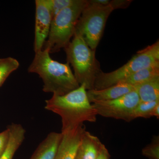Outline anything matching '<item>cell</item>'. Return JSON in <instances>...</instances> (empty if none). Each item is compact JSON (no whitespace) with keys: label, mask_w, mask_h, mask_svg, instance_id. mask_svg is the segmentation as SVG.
Masks as SVG:
<instances>
[{"label":"cell","mask_w":159,"mask_h":159,"mask_svg":"<svg viewBox=\"0 0 159 159\" xmlns=\"http://www.w3.org/2000/svg\"><path fill=\"white\" fill-rule=\"evenodd\" d=\"M45 108L61 117V131L77 127L84 122L97 121V111L89 101L83 84L65 95H53L46 100Z\"/></svg>","instance_id":"6da1fadb"},{"label":"cell","mask_w":159,"mask_h":159,"mask_svg":"<svg viewBox=\"0 0 159 159\" xmlns=\"http://www.w3.org/2000/svg\"><path fill=\"white\" fill-rule=\"evenodd\" d=\"M50 54L47 49L35 53L28 68L29 73L38 74L42 79L43 91L62 96L79 87L68 63L54 60Z\"/></svg>","instance_id":"7a4b0ae2"},{"label":"cell","mask_w":159,"mask_h":159,"mask_svg":"<svg viewBox=\"0 0 159 159\" xmlns=\"http://www.w3.org/2000/svg\"><path fill=\"white\" fill-rule=\"evenodd\" d=\"M64 50L67 61L73 67L79 85L85 86L87 90L94 89L95 80L101 71L96 51L91 49L82 36L77 33Z\"/></svg>","instance_id":"3957f363"},{"label":"cell","mask_w":159,"mask_h":159,"mask_svg":"<svg viewBox=\"0 0 159 159\" xmlns=\"http://www.w3.org/2000/svg\"><path fill=\"white\" fill-rule=\"evenodd\" d=\"M87 4V0H76L74 4L62 9L52 19L48 36L43 49H47L51 54L58 52L69 44Z\"/></svg>","instance_id":"277c9868"},{"label":"cell","mask_w":159,"mask_h":159,"mask_svg":"<svg viewBox=\"0 0 159 159\" xmlns=\"http://www.w3.org/2000/svg\"><path fill=\"white\" fill-rule=\"evenodd\" d=\"M159 63V41L138 51L125 64L110 73L102 70L97 76L94 89L101 90L117 84L142 69Z\"/></svg>","instance_id":"5b68a950"},{"label":"cell","mask_w":159,"mask_h":159,"mask_svg":"<svg viewBox=\"0 0 159 159\" xmlns=\"http://www.w3.org/2000/svg\"><path fill=\"white\" fill-rule=\"evenodd\" d=\"M113 10L110 5H98L87 0V4L77 22L75 33L81 35L92 50L96 51L107 19Z\"/></svg>","instance_id":"8992f818"},{"label":"cell","mask_w":159,"mask_h":159,"mask_svg":"<svg viewBox=\"0 0 159 159\" xmlns=\"http://www.w3.org/2000/svg\"><path fill=\"white\" fill-rule=\"evenodd\" d=\"M140 102L139 95L134 89L130 93L117 99L94 102L92 104L97 115L129 122L134 120V110Z\"/></svg>","instance_id":"52a82bcc"},{"label":"cell","mask_w":159,"mask_h":159,"mask_svg":"<svg viewBox=\"0 0 159 159\" xmlns=\"http://www.w3.org/2000/svg\"><path fill=\"white\" fill-rule=\"evenodd\" d=\"M35 28H34V52L43 50L48 36L52 14L50 0H36Z\"/></svg>","instance_id":"ba28073f"},{"label":"cell","mask_w":159,"mask_h":159,"mask_svg":"<svg viewBox=\"0 0 159 159\" xmlns=\"http://www.w3.org/2000/svg\"><path fill=\"white\" fill-rule=\"evenodd\" d=\"M85 131V125L83 124L61 131L62 138L55 159H76L78 148Z\"/></svg>","instance_id":"9c48e42d"},{"label":"cell","mask_w":159,"mask_h":159,"mask_svg":"<svg viewBox=\"0 0 159 159\" xmlns=\"http://www.w3.org/2000/svg\"><path fill=\"white\" fill-rule=\"evenodd\" d=\"M134 87L127 84L118 83L117 84L101 90H87V95L91 103L110 101L117 99L130 93Z\"/></svg>","instance_id":"30bf717a"},{"label":"cell","mask_w":159,"mask_h":159,"mask_svg":"<svg viewBox=\"0 0 159 159\" xmlns=\"http://www.w3.org/2000/svg\"><path fill=\"white\" fill-rule=\"evenodd\" d=\"M61 138V133H50L41 142L30 159H55Z\"/></svg>","instance_id":"8fae6325"},{"label":"cell","mask_w":159,"mask_h":159,"mask_svg":"<svg viewBox=\"0 0 159 159\" xmlns=\"http://www.w3.org/2000/svg\"><path fill=\"white\" fill-rule=\"evenodd\" d=\"M102 144L99 138L86 130L77 151L78 159H96Z\"/></svg>","instance_id":"7c38bea8"},{"label":"cell","mask_w":159,"mask_h":159,"mask_svg":"<svg viewBox=\"0 0 159 159\" xmlns=\"http://www.w3.org/2000/svg\"><path fill=\"white\" fill-rule=\"evenodd\" d=\"M7 127L9 130V142L0 159H12L25 138V130L20 124L13 123Z\"/></svg>","instance_id":"4fadbf2b"},{"label":"cell","mask_w":159,"mask_h":159,"mask_svg":"<svg viewBox=\"0 0 159 159\" xmlns=\"http://www.w3.org/2000/svg\"><path fill=\"white\" fill-rule=\"evenodd\" d=\"M140 102H148L159 100V77L134 86Z\"/></svg>","instance_id":"5bb4252c"},{"label":"cell","mask_w":159,"mask_h":159,"mask_svg":"<svg viewBox=\"0 0 159 159\" xmlns=\"http://www.w3.org/2000/svg\"><path fill=\"white\" fill-rule=\"evenodd\" d=\"M159 77V63L142 69L119 83L136 86Z\"/></svg>","instance_id":"9a60e30c"},{"label":"cell","mask_w":159,"mask_h":159,"mask_svg":"<svg viewBox=\"0 0 159 159\" xmlns=\"http://www.w3.org/2000/svg\"><path fill=\"white\" fill-rule=\"evenodd\" d=\"M20 66L19 62L12 57L0 58V87Z\"/></svg>","instance_id":"2e32d148"},{"label":"cell","mask_w":159,"mask_h":159,"mask_svg":"<svg viewBox=\"0 0 159 159\" xmlns=\"http://www.w3.org/2000/svg\"><path fill=\"white\" fill-rule=\"evenodd\" d=\"M159 104V100L153 102H140L134 110L133 119L138 118H149L152 117L153 109Z\"/></svg>","instance_id":"e0dca14e"},{"label":"cell","mask_w":159,"mask_h":159,"mask_svg":"<svg viewBox=\"0 0 159 159\" xmlns=\"http://www.w3.org/2000/svg\"><path fill=\"white\" fill-rule=\"evenodd\" d=\"M143 156L149 159H159V137L154 136L152 142L142 149Z\"/></svg>","instance_id":"ac0fdd59"},{"label":"cell","mask_w":159,"mask_h":159,"mask_svg":"<svg viewBox=\"0 0 159 159\" xmlns=\"http://www.w3.org/2000/svg\"><path fill=\"white\" fill-rule=\"evenodd\" d=\"M75 1L76 0H50L53 18L59 11L71 6Z\"/></svg>","instance_id":"d6986e66"},{"label":"cell","mask_w":159,"mask_h":159,"mask_svg":"<svg viewBox=\"0 0 159 159\" xmlns=\"http://www.w3.org/2000/svg\"><path fill=\"white\" fill-rule=\"evenodd\" d=\"M9 138V130L7 127V129L0 133V157L6 150Z\"/></svg>","instance_id":"ffe728a7"},{"label":"cell","mask_w":159,"mask_h":159,"mask_svg":"<svg viewBox=\"0 0 159 159\" xmlns=\"http://www.w3.org/2000/svg\"><path fill=\"white\" fill-rule=\"evenodd\" d=\"M131 0H112L110 2L109 5L113 10L117 9H125L129 6Z\"/></svg>","instance_id":"44dd1931"},{"label":"cell","mask_w":159,"mask_h":159,"mask_svg":"<svg viewBox=\"0 0 159 159\" xmlns=\"http://www.w3.org/2000/svg\"><path fill=\"white\" fill-rule=\"evenodd\" d=\"M110 155L108 149L103 144L96 159H110Z\"/></svg>","instance_id":"7402d4cb"},{"label":"cell","mask_w":159,"mask_h":159,"mask_svg":"<svg viewBox=\"0 0 159 159\" xmlns=\"http://www.w3.org/2000/svg\"><path fill=\"white\" fill-rule=\"evenodd\" d=\"M90 2L95 3L98 5H102V6H108L109 5L110 1L109 0H89Z\"/></svg>","instance_id":"603a6c76"},{"label":"cell","mask_w":159,"mask_h":159,"mask_svg":"<svg viewBox=\"0 0 159 159\" xmlns=\"http://www.w3.org/2000/svg\"><path fill=\"white\" fill-rule=\"evenodd\" d=\"M156 117L157 119H159V104H157L153 109L152 113V117Z\"/></svg>","instance_id":"cb8c5ba5"},{"label":"cell","mask_w":159,"mask_h":159,"mask_svg":"<svg viewBox=\"0 0 159 159\" xmlns=\"http://www.w3.org/2000/svg\"><path fill=\"white\" fill-rule=\"evenodd\" d=\"M76 159H77V157H76Z\"/></svg>","instance_id":"d4e9b609"}]
</instances>
